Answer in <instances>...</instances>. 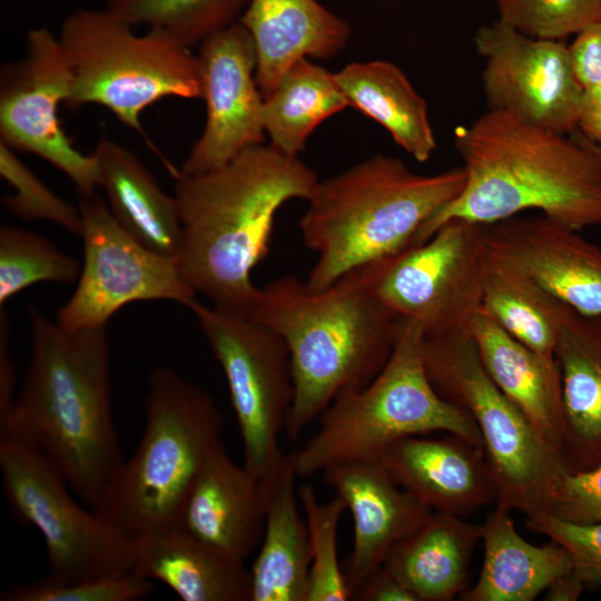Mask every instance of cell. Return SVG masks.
Returning <instances> with one entry per match:
<instances>
[{
	"label": "cell",
	"mask_w": 601,
	"mask_h": 601,
	"mask_svg": "<svg viewBox=\"0 0 601 601\" xmlns=\"http://www.w3.org/2000/svg\"><path fill=\"white\" fill-rule=\"evenodd\" d=\"M318 181L298 156L272 144L207 171H176L178 262L187 284L215 309L249 316L259 290L250 273L268 254L277 210L292 199L308 200Z\"/></svg>",
	"instance_id": "1"
},
{
	"label": "cell",
	"mask_w": 601,
	"mask_h": 601,
	"mask_svg": "<svg viewBox=\"0 0 601 601\" xmlns=\"http://www.w3.org/2000/svg\"><path fill=\"white\" fill-rule=\"evenodd\" d=\"M570 135L491 109L456 129L466 183L411 246L453 218L491 225L528 210L578 231L601 227V150Z\"/></svg>",
	"instance_id": "2"
},
{
	"label": "cell",
	"mask_w": 601,
	"mask_h": 601,
	"mask_svg": "<svg viewBox=\"0 0 601 601\" xmlns=\"http://www.w3.org/2000/svg\"><path fill=\"white\" fill-rule=\"evenodd\" d=\"M30 362L0 437L48 457L91 508L122 463L109 372L107 325L67 331L29 307Z\"/></svg>",
	"instance_id": "3"
},
{
	"label": "cell",
	"mask_w": 601,
	"mask_h": 601,
	"mask_svg": "<svg viewBox=\"0 0 601 601\" xmlns=\"http://www.w3.org/2000/svg\"><path fill=\"white\" fill-rule=\"evenodd\" d=\"M249 317L277 332L289 349L295 396L285 430L290 440L336 397L377 376L401 326L377 296L367 265L319 290L293 276L276 278L259 288Z\"/></svg>",
	"instance_id": "4"
},
{
	"label": "cell",
	"mask_w": 601,
	"mask_h": 601,
	"mask_svg": "<svg viewBox=\"0 0 601 601\" xmlns=\"http://www.w3.org/2000/svg\"><path fill=\"white\" fill-rule=\"evenodd\" d=\"M465 183L462 166L421 175L390 155H375L319 180L299 221L306 247L317 254L306 285L324 289L356 268L410 247Z\"/></svg>",
	"instance_id": "5"
},
{
	"label": "cell",
	"mask_w": 601,
	"mask_h": 601,
	"mask_svg": "<svg viewBox=\"0 0 601 601\" xmlns=\"http://www.w3.org/2000/svg\"><path fill=\"white\" fill-rule=\"evenodd\" d=\"M221 413L205 390L169 367H155L148 376L140 442L92 510L132 543L179 525L191 487L221 441Z\"/></svg>",
	"instance_id": "6"
},
{
	"label": "cell",
	"mask_w": 601,
	"mask_h": 601,
	"mask_svg": "<svg viewBox=\"0 0 601 601\" xmlns=\"http://www.w3.org/2000/svg\"><path fill=\"white\" fill-rule=\"evenodd\" d=\"M418 324L402 321L391 357L361 390L336 397L319 415L316 433L293 452L298 476L332 464L377 460L384 449L408 436L435 432L460 435L484 449L466 410L444 400L426 374Z\"/></svg>",
	"instance_id": "7"
},
{
	"label": "cell",
	"mask_w": 601,
	"mask_h": 601,
	"mask_svg": "<svg viewBox=\"0 0 601 601\" xmlns=\"http://www.w3.org/2000/svg\"><path fill=\"white\" fill-rule=\"evenodd\" d=\"M106 9H78L58 37L67 57L66 106L100 105L141 132L142 111L166 97L199 98L197 58L171 33L156 28L137 35Z\"/></svg>",
	"instance_id": "8"
},
{
	"label": "cell",
	"mask_w": 601,
	"mask_h": 601,
	"mask_svg": "<svg viewBox=\"0 0 601 601\" xmlns=\"http://www.w3.org/2000/svg\"><path fill=\"white\" fill-rule=\"evenodd\" d=\"M421 351L435 391L466 410L481 433L497 490L495 504L525 516L546 513L568 471L492 381L471 332L423 337Z\"/></svg>",
	"instance_id": "9"
},
{
	"label": "cell",
	"mask_w": 601,
	"mask_h": 601,
	"mask_svg": "<svg viewBox=\"0 0 601 601\" xmlns=\"http://www.w3.org/2000/svg\"><path fill=\"white\" fill-rule=\"evenodd\" d=\"M0 471L13 514L43 538L49 579L76 582L134 571L135 544L82 509L60 470L38 450L0 437Z\"/></svg>",
	"instance_id": "10"
},
{
	"label": "cell",
	"mask_w": 601,
	"mask_h": 601,
	"mask_svg": "<svg viewBox=\"0 0 601 601\" xmlns=\"http://www.w3.org/2000/svg\"><path fill=\"white\" fill-rule=\"evenodd\" d=\"M487 225L453 218L422 244L367 265L383 304L423 337L470 331L489 265Z\"/></svg>",
	"instance_id": "11"
},
{
	"label": "cell",
	"mask_w": 601,
	"mask_h": 601,
	"mask_svg": "<svg viewBox=\"0 0 601 601\" xmlns=\"http://www.w3.org/2000/svg\"><path fill=\"white\" fill-rule=\"evenodd\" d=\"M189 308L226 377L243 465L264 481L285 456L278 437L295 396L287 344L249 316L223 313L197 300Z\"/></svg>",
	"instance_id": "12"
},
{
	"label": "cell",
	"mask_w": 601,
	"mask_h": 601,
	"mask_svg": "<svg viewBox=\"0 0 601 601\" xmlns=\"http://www.w3.org/2000/svg\"><path fill=\"white\" fill-rule=\"evenodd\" d=\"M79 210L83 264L72 296L57 312L59 326L67 331L104 326L132 302L171 300L190 307L197 300L178 258L138 242L97 194L80 195Z\"/></svg>",
	"instance_id": "13"
},
{
	"label": "cell",
	"mask_w": 601,
	"mask_h": 601,
	"mask_svg": "<svg viewBox=\"0 0 601 601\" xmlns=\"http://www.w3.org/2000/svg\"><path fill=\"white\" fill-rule=\"evenodd\" d=\"M71 73L61 43L46 28L27 33L24 56L7 63L0 77V141L33 154L68 176L82 196L99 188L96 158L83 155L61 127Z\"/></svg>",
	"instance_id": "14"
},
{
	"label": "cell",
	"mask_w": 601,
	"mask_h": 601,
	"mask_svg": "<svg viewBox=\"0 0 601 601\" xmlns=\"http://www.w3.org/2000/svg\"><path fill=\"white\" fill-rule=\"evenodd\" d=\"M474 46L489 109L562 134L578 129L584 90L564 41L531 38L496 19L476 31Z\"/></svg>",
	"instance_id": "15"
},
{
	"label": "cell",
	"mask_w": 601,
	"mask_h": 601,
	"mask_svg": "<svg viewBox=\"0 0 601 601\" xmlns=\"http://www.w3.org/2000/svg\"><path fill=\"white\" fill-rule=\"evenodd\" d=\"M196 58L206 122L179 170L183 174L220 167L264 144L266 136L256 50L246 28L237 21L208 36L198 45Z\"/></svg>",
	"instance_id": "16"
},
{
	"label": "cell",
	"mask_w": 601,
	"mask_h": 601,
	"mask_svg": "<svg viewBox=\"0 0 601 601\" xmlns=\"http://www.w3.org/2000/svg\"><path fill=\"white\" fill-rule=\"evenodd\" d=\"M489 250L585 316H601V249L552 219L514 216L487 225Z\"/></svg>",
	"instance_id": "17"
},
{
	"label": "cell",
	"mask_w": 601,
	"mask_h": 601,
	"mask_svg": "<svg viewBox=\"0 0 601 601\" xmlns=\"http://www.w3.org/2000/svg\"><path fill=\"white\" fill-rule=\"evenodd\" d=\"M323 473L353 518V545L344 569L352 594L383 565L392 546L423 525L433 510L401 486L378 460L341 462Z\"/></svg>",
	"instance_id": "18"
},
{
	"label": "cell",
	"mask_w": 601,
	"mask_h": 601,
	"mask_svg": "<svg viewBox=\"0 0 601 601\" xmlns=\"http://www.w3.org/2000/svg\"><path fill=\"white\" fill-rule=\"evenodd\" d=\"M377 460L433 511L464 516L496 503L484 449L460 435L404 437L384 449Z\"/></svg>",
	"instance_id": "19"
},
{
	"label": "cell",
	"mask_w": 601,
	"mask_h": 601,
	"mask_svg": "<svg viewBox=\"0 0 601 601\" xmlns=\"http://www.w3.org/2000/svg\"><path fill=\"white\" fill-rule=\"evenodd\" d=\"M265 505L263 482L244 465L236 464L220 441L191 487L179 526L245 562L259 546Z\"/></svg>",
	"instance_id": "20"
},
{
	"label": "cell",
	"mask_w": 601,
	"mask_h": 601,
	"mask_svg": "<svg viewBox=\"0 0 601 601\" xmlns=\"http://www.w3.org/2000/svg\"><path fill=\"white\" fill-rule=\"evenodd\" d=\"M470 332L492 381L566 469L562 384L555 358L541 356L523 345L481 308Z\"/></svg>",
	"instance_id": "21"
},
{
	"label": "cell",
	"mask_w": 601,
	"mask_h": 601,
	"mask_svg": "<svg viewBox=\"0 0 601 601\" xmlns=\"http://www.w3.org/2000/svg\"><path fill=\"white\" fill-rule=\"evenodd\" d=\"M239 22L254 41L263 97L296 61L332 58L351 37L346 21L316 0H249Z\"/></svg>",
	"instance_id": "22"
},
{
	"label": "cell",
	"mask_w": 601,
	"mask_h": 601,
	"mask_svg": "<svg viewBox=\"0 0 601 601\" xmlns=\"http://www.w3.org/2000/svg\"><path fill=\"white\" fill-rule=\"evenodd\" d=\"M293 454H285L263 482L265 523L257 556L250 569L252 601H306L311 548L305 519L299 513Z\"/></svg>",
	"instance_id": "23"
},
{
	"label": "cell",
	"mask_w": 601,
	"mask_h": 601,
	"mask_svg": "<svg viewBox=\"0 0 601 601\" xmlns=\"http://www.w3.org/2000/svg\"><path fill=\"white\" fill-rule=\"evenodd\" d=\"M134 544L132 572L162 582L183 601H252V574L245 562L179 525Z\"/></svg>",
	"instance_id": "24"
},
{
	"label": "cell",
	"mask_w": 601,
	"mask_h": 601,
	"mask_svg": "<svg viewBox=\"0 0 601 601\" xmlns=\"http://www.w3.org/2000/svg\"><path fill=\"white\" fill-rule=\"evenodd\" d=\"M565 430L566 469L601 464V316L573 312L555 347Z\"/></svg>",
	"instance_id": "25"
},
{
	"label": "cell",
	"mask_w": 601,
	"mask_h": 601,
	"mask_svg": "<svg viewBox=\"0 0 601 601\" xmlns=\"http://www.w3.org/2000/svg\"><path fill=\"white\" fill-rule=\"evenodd\" d=\"M99 187L117 221L149 249L178 258L183 229L175 196L162 191L128 148L102 138L93 151Z\"/></svg>",
	"instance_id": "26"
},
{
	"label": "cell",
	"mask_w": 601,
	"mask_h": 601,
	"mask_svg": "<svg viewBox=\"0 0 601 601\" xmlns=\"http://www.w3.org/2000/svg\"><path fill=\"white\" fill-rule=\"evenodd\" d=\"M482 526L433 511L427 521L395 543L383 565L417 601H451L467 590L469 566Z\"/></svg>",
	"instance_id": "27"
},
{
	"label": "cell",
	"mask_w": 601,
	"mask_h": 601,
	"mask_svg": "<svg viewBox=\"0 0 601 601\" xmlns=\"http://www.w3.org/2000/svg\"><path fill=\"white\" fill-rule=\"evenodd\" d=\"M511 510L496 505L482 526L484 559L463 601H532L559 577L573 568L560 543L534 545L516 531Z\"/></svg>",
	"instance_id": "28"
},
{
	"label": "cell",
	"mask_w": 601,
	"mask_h": 601,
	"mask_svg": "<svg viewBox=\"0 0 601 601\" xmlns=\"http://www.w3.org/2000/svg\"><path fill=\"white\" fill-rule=\"evenodd\" d=\"M335 76L348 107L383 126L415 160L431 158L437 145L427 105L401 68L385 60L352 62Z\"/></svg>",
	"instance_id": "29"
},
{
	"label": "cell",
	"mask_w": 601,
	"mask_h": 601,
	"mask_svg": "<svg viewBox=\"0 0 601 601\" xmlns=\"http://www.w3.org/2000/svg\"><path fill=\"white\" fill-rule=\"evenodd\" d=\"M481 309L515 339L548 358H555L561 329L574 312L491 253Z\"/></svg>",
	"instance_id": "30"
},
{
	"label": "cell",
	"mask_w": 601,
	"mask_h": 601,
	"mask_svg": "<svg viewBox=\"0 0 601 601\" xmlns=\"http://www.w3.org/2000/svg\"><path fill=\"white\" fill-rule=\"evenodd\" d=\"M348 107L335 73L303 58L263 97V124L270 144L298 156L315 128Z\"/></svg>",
	"instance_id": "31"
},
{
	"label": "cell",
	"mask_w": 601,
	"mask_h": 601,
	"mask_svg": "<svg viewBox=\"0 0 601 601\" xmlns=\"http://www.w3.org/2000/svg\"><path fill=\"white\" fill-rule=\"evenodd\" d=\"M249 0H108L106 10L132 27L165 30L188 47L239 21Z\"/></svg>",
	"instance_id": "32"
},
{
	"label": "cell",
	"mask_w": 601,
	"mask_h": 601,
	"mask_svg": "<svg viewBox=\"0 0 601 601\" xmlns=\"http://www.w3.org/2000/svg\"><path fill=\"white\" fill-rule=\"evenodd\" d=\"M81 272L79 262L36 233L0 226V306L41 282L71 284Z\"/></svg>",
	"instance_id": "33"
},
{
	"label": "cell",
	"mask_w": 601,
	"mask_h": 601,
	"mask_svg": "<svg viewBox=\"0 0 601 601\" xmlns=\"http://www.w3.org/2000/svg\"><path fill=\"white\" fill-rule=\"evenodd\" d=\"M297 492L307 525L312 561L306 601H347L351 594L337 550L338 526L346 505L337 494L321 502L309 483L303 484Z\"/></svg>",
	"instance_id": "34"
},
{
	"label": "cell",
	"mask_w": 601,
	"mask_h": 601,
	"mask_svg": "<svg viewBox=\"0 0 601 601\" xmlns=\"http://www.w3.org/2000/svg\"><path fill=\"white\" fill-rule=\"evenodd\" d=\"M0 175L13 193L2 197L6 209L23 220H47L78 235L82 218L76 208L42 183L3 141H0Z\"/></svg>",
	"instance_id": "35"
},
{
	"label": "cell",
	"mask_w": 601,
	"mask_h": 601,
	"mask_svg": "<svg viewBox=\"0 0 601 601\" xmlns=\"http://www.w3.org/2000/svg\"><path fill=\"white\" fill-rule=\"evenodd\" d=\"M499 18L536 39L564 40L601 20V0H495Z\"/></svg>",
	"instance_id": "36"
},
{
	"label": "cell",
	"mask_w": 601,
	"mask_h": 601,
	"mask_svg": "<svg viewBox=\"0 0 601 601\" xmlns=\"http://www.w3.org/2000/svg\"><path fill=\"white\" fill-rule=\"evenodd\" d=\"M152 591L151 580L134 572L115 577L57 582L48 577L6 589L1 601H138Z\"/></svg>",
	"instance_id": "37"
},
{
	"label": "cell",
	"mask_w": 601,
	"mask_h": 601,
	"mask_svg": "<svg viewBox=\"0 0 601 601\" xmlns=\"http://www.w3.org/2000/svg\"><path fill=\"white\" fill-rule=\"evenodd\" d=\"M526 525L564 546L574 571L587 585L601 588V521L578 524L549 513H536L526 516Z\"/></svg>",
	"instance_id": "38"
},
{
	"label": "cell",
	"mask_w": 601,
	"mask_h": 601,
	"mask_svg": "<svg viewBox=\"0 0 601 601\" xmlns=\"http://www.w3.org/2000/svg\"><path fill=\"white\" fill-rule=\"evenodd\" d=\"M546 513L578 524L600 522L601 464L588 471L565 473Z\"/></svg>",
	"instance_id": "39"
},
{
	"label": "cell",
	"mask_w": 601,
	"mask_h": 601,
	"mask_svg": "<svg viewBox=\"0 0 601 601\" xmlns=\"http://www.w3.org/2000/svg\"><path fill=\"white\" fill-rule=\"evenodd\" d=\"M573 72L583 90L601 83V20L575 35L568 46Z\"/></svg>",
	"instance_id": "40"
},
{
	"label": "cell",
	"mask_w": 601,
	"mask_h": 601,
	"mask_svg": "<svg viewBox=\"0 0 601 601\" xmlns=\"http://www.w3.org/2000/svg\"><path fill=\"white\" fill-rule=\"evenodd\" d=\"M356 601H417L416 597L384 565L367 575L352 592Z\"/></svg>",
	"instance_id": "41"
},
{
	"label": "cell",
	"mask_w": 601,
	"mask_h": 601,
	"mask_svg": "<svg viewBox=\"0 0 601 601\" xmlns=\"http://www.w3.org/2000/svg\"><path fill=\"white\" fill-rule=\"evenodd\" d=\"M16 371L9 352V319L6 308L0 309V416L12 406Z\"/></svg>",
	"instance_id": "42"
},
{
	"label": "cell",
	"mask_w": 601,
	"mask_h": 601,
	"mask_svg": "<svg viewBox=\"0 0 601 601\" xmlns=\"http://www.w3.org/2000/svg\"><path fill=\"white\" fill-rule=\"evenodd\" d=\"M587 583L572 568L569 572L555 579L545 590L544 600L575 601L580 598Z\"/></svg>",
	"instance_id": "43"
},
{
	"label": "cell",
	"mask_w": 601,
	"mask_h": 601,
	"mask_svg": "<svg viewBox=\"0 0 601 601\" xmlns=\"http://www.w3.org/2000/svg\"><path fill=\"white\" fill-rule=\"evenodd\" d=\"M577 130L601 149V109L583 107Z\"/></svg>",
	"instance_id": "44"
},
{
	"label": "cell",
	"mask_w": 601,
	"mask_h": 601,
	"mask_svg": "<svg viewBox=\"0 0 601 601\" xmlns=\"http://www.w3.org/2000/svg\"><path fill=\"white\" fill-rule=\"evenodd\" d=\"M594 145V144H593ZM601 150V149H600Z\"/></svg>",
	"instance_id": "45"
}]
</instances>
